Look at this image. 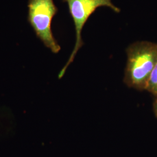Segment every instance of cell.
Returning a JSON list of instances; mask_svg holds the SVG:
<instances>
[{"instance_id": "cell-1", "label": "cell", "mask_w": 157, "mask_h": 157, "mask_svg": "<svg viewBox=\"0 0 157 157\" xmlns=\"http://www.w3.org/2000/svg\"><path fill=\"white\" fill-rule=\"evenodd\" d=\"M127 62L124 81L136 90H146L152 71L157 63V43L137 41L126 49Z\"/></svg>"}, {"instance_id": "cell-2", "label": "cell", "mask_w": 157, "mask_h": 157, "mask_svg": "<svg viewBox=\"0 0 157 157\" xmlns=\"http://www.w3.org/2000/svg\"><path fill=\"white\" fill-rule=\"evenodd\" d=\"M28 17L30 25L37 37L53 53L61 50V47L54 37L51 23L58 12L53 0H29Z\"/></svg>"}, {"instance_id": "cell-3", "label": "cell", "mask_w": 157, "mask_h": 157, "mask_svg": "<svg viewBox=\"0 0 157 157\" xmlns=\"http://www.w3.org/2000/svg\"><path fill=\"white\" fill-rule=\"evenodd\" d=\"M63 1L67 3L70 14L73 19L76 31V42L67 63L59 74V78L63 76L69 65L73 62L78 50L83 45L82 31L91 15L101 6L109 7L117 13L121 12L120 8L112 3V0H63Z\"/></svg>"}, {"instance_id": "cell-4", "label": "cell", "mask_w": 157, "mask_h": 157, "mask_svg": "<svg viewBox=\"0 0 157 157\" xmlns=\"http://www.w3.org/2000/svg\"><path fill=\"white\" fill-rule=\"evenodd\" d=\"M145 90L148 91L157 98V63L152 71Z\"/></svg>"}, {"instance_id": "cell-5", "label": "cell", "mask_w": 157, "mask_h": 157, "mask_svg": "<svg viewBox=\"0 0 157 157\" xmlns=\"http://www.w3.org/2000/svg\"><path fill=\"white\" fill-rule=\"evenodd\" d=\"M153 111H154V115L157 118V98L153 104Z\"/></svg>"}]
</instances>
